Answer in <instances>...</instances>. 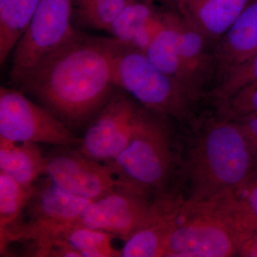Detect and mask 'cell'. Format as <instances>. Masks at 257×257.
<instances>
[{
	"instance_id": "cell-1",
	"label": "cell",
	"mask_w": 257,
	"mask_h": 257,
	"mask_svg": "<svg viewBox=\"0 0 257 257\" xmlns=\"http://www.w3.org/2000/svg\"><path fill=\"white\" fill-rule=\"evenodd\" d=\"M16 87L71 130L87 127L117 88L111 77L109 38L76 30L42 57Z\"/></svg>"
},
{
	"instance_id": "cell-2",
	"label": "cell",
	"mask_w": 257,
	"mask_h": 257,
	"mask_svg": "<svg viewBox=\"0 0 257 257\" xmlns=\"http://www.w3.org/2000/svg\"><path fill=\"white\" fill-rule=\"evenodd\" d=\"M181 170L189 203L233 195L256 175V164L239 125L217 114L192 120Z\"/></svg>"
},
{
	"instance_id": "cell-3",
	"label": "cell",
	"mask_w": 257,
	"mask_h": 257,
	"mask_svg": "<svg viewBox=\"0 0 257 257\" xmlns=\"http://www.w3.org/2000/svg\"><path fill=\"white\" fill-rule=\"evenodd\" d=\"M167 117L141 105L127 145L106 164L119 182L153 199L167 194L165 190L173 170Z\"/></svg>"
},
{
	"instance_id": "cell-4",
	"label": "cell",
	"mask_w": 257,
	"mask_h": 257,
	"mask_svg": "<svg viewBox=\"0 0 257 257\" xmlns=\"http://www.w3.org/2000/svg\"><path fill=\"white\" fill-rule=\"evenodd\" d=\"M109 50L115 87L150 110L179 121L192 119L199 99L157 68L145 52L114 37L109 38Z\"/></svg>"
},
{
	"instance_id": "cell-5",
	"label": "cell",
	"mask_w": 257,
	"mask_h": 257,
	"mask_svg": "<svg viewBox=\"0 0 257 257\" xmlns=\"http://www.w3.org/2000/svg\"><path fill=\"white\" fill-rule=\"evenodd\" d=\"M92 202L62 190L47 177L35 184L25 208V220H18L1 234V251L12 241H30L36 256H50L56 239L64 228L74 224Z\"/></svg>"
},
{
	"instance_id": "cell-6",
	"label": "cell",
	"mask_w": 257,
	"mask_h": 257,
	"mask_svg": "<svg viewBox=\"0 0 257 257\" xmlns=\"http://www.w3.org/2000/svg\"><path fill=\"white\" fill-rule=\"evenodd\" d=\"M238 256L236 232L222 202H182L172 230L165 256Z\"/></svg>"
},
{
	"instance_id": "cell-7",
	"label": "cell",
	"mask_w": 257,
	"mask_h": 257,
	"mask_svg": "<svg viewBox=\"0 0 257 257\" xmlns=\"http://www.w3.org/2000/svg\"><path fill=\"white\" fill-rule=\"evenodd\" d=\"M175 195L153 199L121 184L114 190L92 201L74 224L84 225L126 240L150 222L173 202Z\"/></svg>"
},
{
	"instance_id": "cell-8",
	"label": "cell",
	"mask_w": 257,
	"mask_h": 257,
	"mask_svg": "<svg viewBox=\"0 0 257 257\" xmlns=\"http://www.w3.org/2000/svg\"><path fill=\"white\" fill-rule=\"evenodd\" d=\"M0 138L15 143L79 147L77 138L55 115L18 89L0 88Z\"/></svg>"
},
{
	"instance_id": "cell-9",
	"label": "cell",
	"mask_w": 257,
	"mask_h": 257,
	"mask_svg": "<svg viewBox=\"0 0 257 257\" xmlns=\"http://www.w3.org/2000/svg\"><path fill=\"white\" fill-rule=\"evenodd\" d=\"M73 0H42L26 32L13 50L10 83L16 86L42 57L75 32Z\"/></svg>"
},
{
	"instance_id": "cell-10",
	"label": "cell",
	"mask_w": 257,
	"mask_h": 257,
	"mask_svg": "<svg viewBox=\"0 0 257 257\" xmlns=\"http://www.w3.org/2000/svg\"><path fill=\"white\" fill-rule=\"evenodd\" d=\"M141 104L122 89L113 95L88 124L78 148L93 160L108 164L124 150L131 138Z\"/></svg>"
},
{
	"instance_id": "cell-11",
	"label": "cell",
	"mask_w": 257,
	"mask_h": 257,
	"mask_svg": "<svg viewBox=\"0 0 257 257\" xmlns=\"http://www.w3.org/2000/svg\"><path fill=\"white\" fill-rule=\"evenodd\" d=\"M46 157L45 176L59 188L95 200L121 184L111 167L71 146L57 147Z\"/></svg>"
},
{
	"instance_id": "cell-12",
	"label": "cell",
	"mask_w": 257,
	"mask_h": 257,
	"mask_svg": "<svg viewBox=\"0 0 257 257\" xmlns=\"http://www.w3.org/2000/svg\"><path fill=\"white\" fill-rule=\"evenodd\" d=\"M257 52V0H251L212 48L216 83Z\"/></svg>"
},
{
	"instance_id": "cell-13",
	"label": "cell",
	"mask_w": 257,
	"mask_h": 257,
	"mask_svg": "<svg viewBox=\"0 0 257 257\" xmlns=\"http://www.w3.org/2000/svg\"><path fill=\"white\" fill-rule=\"evenodd\" d=\"M175 22L178 30L179 60L184 84L192 94L201 99L206 84L213 77H216L212 52H208L209 45L204 37L183 19L175 17Z\"/></svg>"
},
{
	"instance_id": "cell-14",
	"label": "cell",
	"mask_w": 257,
	"mask_h": 257,
	"mask_svg": "<svg viewBox=\"0 0 257 257\" xmlns=\"http://www.w3.org/2000/svg\"><path fill=\"white\" fill-rule=\"evenodd\" d=\"M251 0H179L182 18L214 47Z\"/></svg>"
},
{
	"instance_id": "cell-15",
	"label": "cell",
	"mask_w": 257,
	"mask_h": 257,
	"mask_svg": "<svg viewBox=\"0 0 257 257\" xmlns=\"http://www.w3.org/2000/svg\"><path fill=\"white\" fill-rule=\"evenodd\" d=\"M183 202L179 196L156 217L130 235L124 240L120 256H165L169 236Z\"/></svg>"
},
{
	"instance_id": "cell-16",
	"label": "cell",
	"mask_w": 257,
	"mask_h": 257,
	"mask_svg": "<svg viewBox=\"0 0 257 257\" xmlns=\"http://www.w3.org/2000/svg\"><path fill=\"white\" fill-rule=\"evenodd\" d=\"M46 157L38 144L15 143L0 138V172L30 186L45 176Z\"/></svg>"
},
{
	"instance_id": "cell-17",
	"label": "cell",
	"mask_w": 257,
	"mask_h": 257,
	"mask_svg": "<svg viewBox=\"0 0 257 257\" xmlns=\"http://www.w3.org/2000/svg\"><path fill=\"white\" fill-rule=\"evenodd\" d=\"M162 20L163 23L162 27L152 39L145 53L157 68L170 76L189 91L184 84L182 66L179 60V34L176 26L175 17L171 15H162Z\"/></svg>"
},
{
	"instance_id": "cell-18",
	"label": "cell",
	"mask_w": 257,
	"mask_h": 257,
	"mask_svg": "<svg viewBox=\"0 0 257 257\" xmlns=\"http://www.w3.org/2000/svg\"><path fill=\"white\" fill-rule=\"evenodd\" d=\"M42 0H8L0 10V64L23 36Z\"/></svg>"
},
{
	"instance_id": "cell-19",
	"label": "cell",
	"mask_w": 257,
	"mask_h": 257,
	"mask_svg": "<svg viewBox=\"0 0 257 257\" xmlns=\"http://www.w3.org/2000/svg\"><path fill=\"white\" fill-rule=\"evenodd\" d=\"M35 191L0 172V234L18 220Z\"/></svg>"
},
{
	"instance_id": "cell-20",
	"label": "cell",
	"mask_w": 257,
	"mask_h": 257,
	"mask_svg": "<svg viewBox=\"0 0 257 257\" xmlns=\"http://www.w3.org/2000/svg\"><path fill=\"white\" fill-rule=\"evenodd\" d=\"M113 235L84 225L72 224L60 231L55 243L56 246L67 247L82 253L101 246H110ZM52 251V250H51Z\"/></svg>"
},
{
	"instance_id": "cell-21",
	"label": "cell",
	"mask_w": 257,
	"mask_h": 257,
	"mask_svg": "<svg viewBox=\"0 0 257 257\" xmlns=\"http://www.w3.org/2000/svg\"><path fill=\"white\" fill-rule=\"evenodd\" d=\"M131 2L106 0L82 8H73L72 18L82 28L107 31L125 7Z\"/></svg>"
},
{
	"instance_id": "cell-22",
	"label": "cell",
	"mask_w": 257,
	"mask_h": 257,
	"mask_svg": "<svg viewBox=\"0 0 257 257\" xmlns=\"http://www.w3.org/2000/svg\"><path fill=\"white\" fill-rule=\"evenodd\" d=\"M155 15L152 7L146 3L131 2L125 7L107 32L114 38L130 43L137 32Z\"/></svg>"
},
{
	"instance_id": "cell-23",
	"label": "cell",
	"mask_w": 257,
	"mask_h": 257,
	"mask_svg": "<svg viewBox=\"0 0 257 257\" xmlns=\"http://www.w3.org/2000/svg\"><path fill=\"white\" fill-rule=\"evenodd\" d=\"M257 81V52L252 58L221 79L210 93L216 106L241 88Z\"/></svg>"
},
{
	"instance_id": "cell-24",
	"label": "cell",
	"mask_w": 257,
	"mask_h": 257,
	"mask_svg": "<svg viewBox=\"0 0 257 257\" xmlns=\"http://www.w3.org/2000/svg\"><path fill=\"white\" fill-rule=\"evenodd\" d=\"M216 107L218 114L233 121L257 114V81L241 88Z\"/></svg>"
},
{
	"instance_id": "cell-25",
	"label": "cell",
	"mask_w": 257,
	"mask_h": 257,
	"mask_svg": "<svg viewBox=\"0 0 257 257\" xmlns=\"http://www.w3.org/2000/svg\"><path fill=\"white\" fill-rule=\"evenodd\" d=\"M235 194L245 209L257 216V173Z\"/></svg>"
},
{
	"instance_id": "cell-26",
	"label": "cell",
	"mask_w": 257,
	"mask_h": 257,
	"mask_svg": "<svg viewBox=\"0 0 257 257\" xmlns=\"http://www.w3.org/2000/svg\"><path fill=\"white\" fill-rule=\"evenodd\" d=\"M235 121L241 128L257 165V114Z\"/></svg>"
},
{
	"instance_id": "cell-27",
	"label": "cell",
	"mask_w": 257,
	"mask_h": 257,
	"mask_svg": "<svg viewBox=\"0 0 257 257\" xmlns=\"http://www.w3.org/2000/svg\"><path fill=\"white\" fill-rule=\"evenodd\" d=\"M238 256L257 257V232L248 233L239 243Z\"/></svg>"
},
{
	"instance_id": "cell-28",
	"label": "cell",
	"mask_w": 257,
	"mask_h": 257,
	"mask_svg": "<svg viewBox=\"0 0 257 257\" xmlns=\"http://www.w3.org/2000/svg\"><path fill=\"white\" fill-rule=\"evenodd\" d=\"M106 0H73V8H82L88 5L95 4ZM126 1H135V0H126Z\"/></svg>"
},
{
	"instance_id": "cell-29",
	"label": "cell",
	"mask_w": 257,
	"mask_h": 257,
	"mask_svg": "<svg viewBox=\"0 0 257 257\" xmlns=\"http://www.w3.org/2000/svg\"><path fill=\"white\" fill-rule=\"evenodd\" d=\"M246 217V224L250 229L257 232V216L253 215L251 212L248 211Z\"/></svg>"
},
{
	"instance_id": "cell-30",
	"label": "cell",
	"mask_w": 257,
	"mask_h": 257,
	"mask_svg": "<svg viewBox=\"0 0 257 257\" xmlns=\"http://www.w3.org/2000/svg\"><path fill=\"white\" fill-rule=\"evenodd\" d=\"M8 0H0V10L3 9L5 6V5L8 3Z\"/></svg>"
}]
</instances>
